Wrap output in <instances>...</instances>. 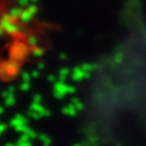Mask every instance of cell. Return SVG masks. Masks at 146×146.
I'll return each instance as SVG.
<instances>
[{
	"mask_svg": "<svg viewBox=\"0 0 146 146\" xmlns=\"http://www.w3.org/2000/svg\"><path fill=\"white\" fill-rule=\"evenodd\" d=\"M69 74H70V70H69L68 68H62V69H60V72H58L60 80H61V81H64L65 79H67V77L69 76Z\"/></svg>",
	"mask_w": 146,
	"mask_h": 146,
	"instance_id": "cell-13",
	"label": "cell"
},
{
	"mask_svg": "<svg viewBox=\"0 0 146 146\" xmlns=\"http://www.w3.org/2000/svg\"><path fill=\"white\" fill-rule=\"evenodd\" d=\"M89 77H90V73L84 69L82 65L79 67H76L72 72V79L74 81H82L84 79H87Z\"/></svg>",
	"mask_w": 146,
	"mask_h": 146,
	"instance_id": "cell-7",
	"label": "cell"
},
{
	"mask_svg": "<svg viewBox=\"0 0 146 146\" xmlns=\"http://www.w3.org/2000/svg\"><path fill=\"white\" fill-rule=\"evenodd\" d=\"M37 13V7L34 5H27L25 7L23 11H22L21 13V16H20V21L22 23H28V22H31L33 20V17L35 16V14Z\"/></svg>",
	"mask_w": 146,
	"mask_h": 146,
	"instance_id": "cell-6",
	"label": "cell"
},
{
	"mask_svg": "<svg viewBox=\"0 0 146 146\" xmlns=\"http://www.w3.org/2000/svg\"><path fill=\"white\" fill-rule=\"evenodd\" d=\"M38 75H39V69L34 70V72L31 73V77H35V78H37V77H38Z\"/></svg>",
	"mask_w": 146,
	"mask_h": 146,
	"instance_id": "cell-22",
	"label": "cell"
},
{
	"mask_svg": "<svg viewBox=\"0 0 146 146\" xmlns=\"http://www.w3.org/2000/svg\"><path fill=\"white\" fill-rule=\"evenodd\" d=\"M75 146H81V145H75Z\"/></svg>",
	"mask_w": 146,
	"mask_h": 146,
	"instance_id": "cell-28",
	"label": "cell"
},
{
	"mask_svg": "<svg viewBox=\"0 0 146 146\" xmlns=\"http://www.w3.org/2000/svg\"><path fill=\"white\" fill-rule=\"evenodd\" d=\"M3 96H5V106H12L15 103V98H14V88L13 87H9L7 89V91L3 92Z\"/></svg>",
	"mask_w": 146,
	"mask_h": 146,
	"instance_id": "cell-8",
	"label": "cell"
},
{
	"mask_svg": "<svg viewBox=\"0 0 146 146\" xmlns=\"http://www.w3.org/2000/svg\"><path fill=\"white\" fill-rule=\"evenodd\" d=\"M75 92V88L73 86L66 84L64 81L58 80L56 84H54V89H53V93L55 95V98L58 99H63L65 98V95Z\"/></svg>",
	"mask_w": 146,
	"mask_h": 146,
	"instance_id": "cell-3",
	"label": "cell"
},
{
	"mask_svg": "<svg viewBox=\"0 0 146 146\" xmlns=\"http://www.w3.org/2000/svg\"><path fill=\"white\" fill-rule=\"evenodd\" d=\"M11 127L17 132L24 133L25 130L28 128L27 125V119L22 115H16L13 119L11 120Z\"/></svg>",
	"mask_w": 146,
	"mask_h": 146,
	"instance_id": "cell-5",
	"label": "cell"
},
{
	"mask_svg": "<svg viewBox=\"0 0 146 146\" xmlns=\"http://www.w3.org/2000/svg\"><path fill=\"white\" fill-rule=\"evenodd\" d=\"M15 20L13 17L9 15V13L7 12L2 15L1 19V34H8V35H19L21 33V28L15 23Z\"/></svg>",
	"mask_w": 146,
	"mask_h": 146,
	"instance_id": "cell-1",
	"label": "cell"
},
{
	"mask_svg": "<svg viewBox=\"0 0 146 146\" xmlns=\"http://www.w3.org/2000/svg\"><path fill=\"white\" fill-rule=\"evenodd\" d=\"M5 129H7V125H5V123H2L1 127H0V131H1V133H3V132L5 131Z\"/></svg>",
	"mask_w": 146,
	"mask_h": 146,
	"instance_id": "cell-23",
	"label": "cell"
},
{
	"mask_svg": "<svg viewBox=\"0 0 146 146\" xmlns=\"http://www.w3.org/2000/svg\"><path fill=\"white\" fill-rule=\"evenodd\" d=\"M72 104L76 107V110H81L82 108H84V105H82V103H81L78 99H73V100H72Z\"/></svg>",
	"mask_w": 146,
	"mask_h": 146,
	"instance_id": "cell-17",
	"label": "cell"
},
{
	"mask_svg": "<svg viewBox=\"0 0 146 146\" xmlns=\"http://www.w3.org/2000/svg\"><path fill=\"white\" fill-rule=\"evenodd\" d=\"M29 1H31V2H36L37 0H29Z\"/></svg>",
	"mask_w": 146,
	"mask_h": 146,
	"instance_id": "cell-27",
	"label": "cell"
},
{
	"mask_svg": "<svg viewBox=\"0 0 146 146\" xmlns=\"http://www.w3.org/2000/svg\"><path fill=\"white\" fill-rule=\"evenodd\" d=\"M17 146H31V139H29L28 136L25 135V134H23V135L21 136L19 143H17Z\"/></svg>",
	"mask_w": 146,
	"mask_h": 146,
	"instance_id": "cell-12",
	"label": "cell"
},
{
	"mask_svg": "<svg viewBox=\"0 0 146 146\" xmlns=\"http://www.w3.org/2000/svg\"><path fill=\"white\" fill-rule=\"evenodd\" d=\"M5 146H17V144H12V143H9V144H7Z\"/></svg>",
	"mask_w": 146,
	"mask_h": 146,
	"instance_id": "cell-26",
	"label": "cell"
},
{
	"mask_svg": "<svg viewBox=\"0 0 146 146\" xmlns=\"http://www.w3.org/2000/svg\"><path fill=\"white\" fill-rule=\"evenodd\" d=\"M42 67H44V65H43V64H41V63H40V64H38V69H41Z\"/></svg>",
	"mask_w": 146,
	"mask_h": 146,
	"instance_id": "cell-25",
	"label": "cell"
},
{
	"mask_svg": "<svg viewBox=\"0 0 146 146\" xmlns=\"http://www.w3.org/2000/svg\"><path fill=\"white\" fill-rule=\"evenodd\" d=\"M27 54V48L26 44L22 43V42H15L12 44L10 49V55L12 60H15L17 62H20L21 60L26 56Z\"/></svg>",
	"mask_w": 146,
	"mask_h": 146,
	"instance_id": "cell-4",
	"label": "cell"
},
{
	"mask_svg": "<svg viewBox=\"0 0 146 146\" xmlns=\"http://www.w3.org/2000/svg\"><path fill=\"white\" fill-rule=\"evenodd\" d=\"M31 111H36L38 113L39 115L43 117V116H49L50 115V113H49V110H47L43 106H42L40 103H36V102H34L31 106Z\"/></svg>",
	"mask_w": 146,
	"mask_h": 146,
	"instance_id": "cell-9",
	"label": "cell"
},
{
	"mask_svg": "<svg viewBox=\"0 0 146 146\" xmlns=\"http://www.w3.org/2000/svg\"><path fill=\"white\" fill-rule=\"evenodd\" d=\"M77 111H78V110H76V107H75L72 103L66 105V106L63 108V114H65L66 116H70V117H73V116L76 115Z\"/></svg>",
	"mask_w": 146,
	"mask_h": 146,
	"instance_id": "cell-10",
	"label": "cell"
},
{
	"mask_svg": "<svg viewBox=\"0 0 146 146\" xmlns=\"http://www.w3.org/2000/svg\"><path fill=\"white\" fill-rule=\"evenodd\" d=\"M40 101H41V96H40V95H36V96H34V102H36V103H40Z\"/></svg>",
	"mask_w": 146,
	"mask_h": 146,
	"instance_id": "cell-21",
	"label": "cell"
},
{
	"mask_svg": "<svg viewBox=\"0 0 146 146\" xmlns=\"http://www.w3.org/2000/svg\"><path fill=\"white\" fill-rule=\"evenodd\" d=\"M49 81H51V82H54L55 81V77L54 76H49Z\"/></svg>",
	"mask_w": 146,
	"mask_h": 146,
	"instance_id": "cell-24",
	"label": "cell"
},
{
	"mask_svg": "<svg viewBox=\"0 0 146 146\" xmlns=\"http://www.w3.org/2000/svg\"><path fill=\"white\" fill-rule=\"evenodd\" d=\"M39 139H40V142L42 143V145L43 146H50V144H51L50 137L47 135H44V134H41V135L39 136Z\"/></svg>",
	"mask_w": 146,
	"mask_h": 146,
	"instance_id": "cell-16",
	"label": "cell"
},
{
	"mask_svg": "<svg viewBox=\"0 0 146 146\" xmlns=\"http://www.w3.org/2000/svg\"><path fill=\"white\" fill-rule=\"evenodd\" d=\"M31 88V84L29 82H25V81H23V84H21V90L22 91H28Z\"/></svg>",
	"mask_w": 146,
	"mask_h": 146,
	"instance_id": "cell-20",
	"label": "cell"
},
{
	"mask_svg": "<svg viewBox=\"0 0 146 146\" xmlns=\"http://www.w3.org/2000/svg\"><path fill=\"white\" fill-rule=\"evenodd\" d=\"M20 70V66H19V63L15 60H9L2 64L1 66V75L3 78H12L16 76L19 74Z\"/></svg>",
	"mask_w": 146,
	"mask_h": 146,
	"instance_id": "cell-2",
	"label": "cell"
},
{
	"mask_svg": "<svg viewBox=\"0 0 146 146\" xmlns=\"http://www.w3.org/2000/svg\"><path fill=\"white\" fill-rule=\"evenodd\" d=\"M23 134H25L26 136H28L31 140H33V139H35V137H36V132H35L34 130H31V129H29V128H27Z\"/></svg>",
	"mask_w": 146,
	"mask_h": 146,
	"instance_id": "cell-18",
	"label": "cell"
},
{
	"mask_svg": "<svg viewBox=\"0 0 146 146\" xmlns=\"http://www.w3.org/2000/svg\"><path fill=\"white\" fill-rule=\"evenodd\" d=\"M31 54L36 58H40L43 55V49H41L40 47H35L33 48V51H31Z\"/></svg>",
	"mask_w": 146,
	"mask_h": 146,
	"instance_id": "cell-14",
	"label": "cell"
},
{
	"mask_svg": "<svg viewBox=\"0 0 146 146\" xmlns=\"http://www.w3.org/2000/svg\"><path fill=\"white\" fill-rule=\"evenodd\" d=\"M26 41H27V44H28V46H31V47H33V48L37 47L38 40H37V38L35 36H28L26 39Z\"/></svg>",
	"mask_w": 146,
	"mask_h": 146,
	"instance_id": "cell-15",
	"label": "cell"
},
{
	"mask_svg": "<svg viewBox=\"0 0 146 146\" xmlns=\"http://www.w3.org/2000/svg\"><path fill=\"white\" fill-rule=\"evenodd\" d=\"M23 9L20 8V7H14V8H11L10 10L8 11V13H9V15L11 17H13L14 20H17V19H20V16H21V13Z\"/></svg>",
	"mask_w": 146,
	"mask_h": 146,
	"instance_id": "cell-11",
	"label": "cell"
},
{
	"mask_svg": "<svg viewBox=\"0 0 146 146\" xmlns=\"http://www.w3.org/2000/svg\"><path fill=\"white\" fill-rule=\"evenodd\" d=\"M31 77V74H28V73L22 74V79H23V81H25V82H29Z\"/></svg>",
	"mask_w": 146,
	"mask_h": 146,
	"instance_id": "cell-19",
	"label": "cell"
}]
</instances>
